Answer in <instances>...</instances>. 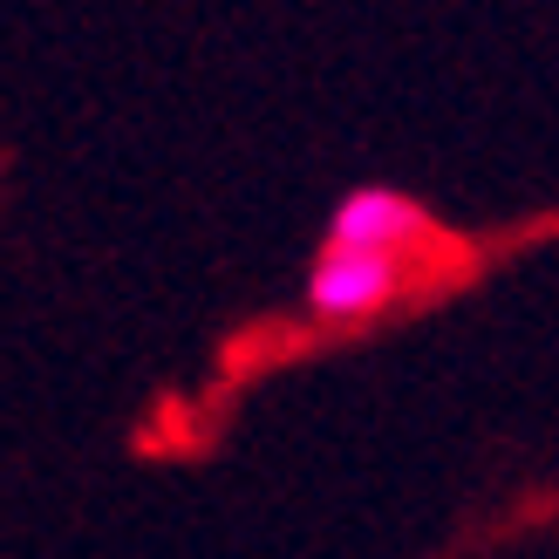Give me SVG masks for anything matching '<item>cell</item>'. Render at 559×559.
<instances>
[{
	"label": "cell",
	"mask_w": 559,
	"mask_h": 559,
	"mask_svg": "<svg viewBox=\"0 0 559 559\" xmlns=\"http://www.w3.org/2000/svg\"><path fill=\"white\" fill-rule=\"evenodd\" d=\"M396 260L389 253H348V246H328L314 280H307V300H314V314L328 321H361L376 314V307L396 294Z\"/></svg>",
	"instance_id": "cell-1"
},
{
	"label": "cell",
	"mask_w": 559,
	"mask_h": 559,
	"mask_svg": "<svg viewBox=\"0 0 559 559\" xmlns=\"http://www.w3.org/2000/svg\"><path fill=\"white\" fill-rule=\"evenodd\" d=\"M416 239H424V212L409 199H396V191H355V199H342V212H334V246H348V253H389L396 260Z\"/></svg>",
	"instance_id": "cell-2"
}]
</instances>
